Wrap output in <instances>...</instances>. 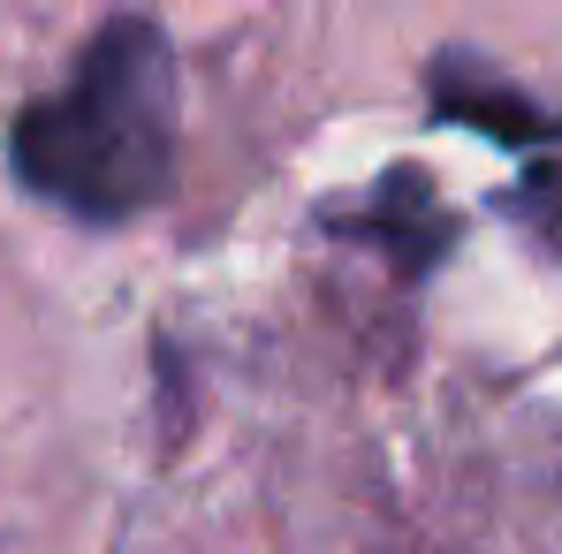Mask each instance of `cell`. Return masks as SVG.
Masks as SVG:
<instances>
[{
	"instance_id": "6da1fadb",
	"label": "cell",
	"mask_w": 562,
	"mask_h": 554,
	"mask_svg": "<svg viewBox=\"0 0 562 554\" xmlns=\"http://www.w3.org/2000/svg\"><path fill=\"white\" fill-rule=\"evenodd\" d=\"M8 168L85 228H122L176 190V46L145 15H106L69 84L8 122Z\"/></svg>"
},
{
	"instance_id": "7a4b0ae2",
	"label": "cell",
	"mask_w": 562,
	"mask_h": 554,
	"mask_svg": "<svg viewBox=\"0 0 562 554\" xmlns=\"http://www.w3.org/2000/svg\"><path fill=\"white\" fill-rule=\"evenodd\" d=\"M426 106H434V122L471 129V137H494V145L517 152V160L548 152L562 137L555 106H540L509 69H494V61L471 54V46H441V54L426 61Z\"/></svg>"
},
{
	"instance_id": "277c9868",
	"label": "cell",
	"mask_w": 562,
	"mask_h": 554,
	"mask_svg": "<svg viewBox=\"0 0 562 554\" xmlns=\"http://www.w3.org/2000/svg\"><path fill=\"white\" fill-rule=\"evenodd\" d=\"M494 213H502L509 228H525L532 244L562 251V137L548 145V152L517 160V183L494 197Z\"/></svg>"
},
{
	"instance_id": "3957f363",
	"label": "cell",
	"mask_w": 562,
	"mask_h": 554,
	"mask_svg": "<svg viewBox=\"0 0 562 554\" xmlns=\"http://www.w3.org/2000/svg\"><path fill=\"white\" fill-rule=\"evenodd\" d=\"M327 228L350 244H380L403 281H426L457 244V213L434 197V183L418 168H387L358 205H327Z\"/></svg>"
}]
</instances>
